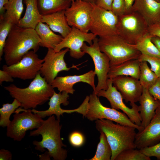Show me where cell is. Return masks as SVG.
Masks as SVG:
<instances>
[{
	"label": "cell",
	"mask_w": 160,
	"mask_h": 160,
	"mask_svg": "<svg viewBox=\"0 0 160 160\" xmlns=\"http://www.w3.org/2000/svg\"><path fill=\"white\" fill-rule=\"evenodd\" d=\"M41 41L35 29L14 24L3 50L6 65H10L17 63L31 49L36 52Z\"/></svg>",
	"instance_id": "1"
},
{
	"label": "cell",
	"mask_w": 160,
	"mask_h": 160,
	"mask_svg": "<svg viewBox=\"0 0 160 160\" xmlns=\"http://www.w3.org/2000/svg\"><path fill=\"white\" fill-rule=\"evenodd\" d=\"M60 122V119H56L52 115L44 120L39 128L31 131L29 134L30 136H41V141L33 142L35 149L42 152L46 148L49 156L54 160H65L67 157L68 151L63 148L66 145L63 144L61 137L62 125Z\"/></svg>",
	"instance_id": "2"
},
{
	"label": "cell",
	"mask_w": 160,
	"mask_h": 160,
	"mask_svg": "<svg viewBox=\"0 0 160 160\" xmlns=\"http://www.w3.org/2000/svg\"><path fill=\"white\" fill-rule=\"evenodd\" d=\"M4 88L12 97L20 103V107L25 110L35 109L38 105L44 104L55 92L40 73L27 87L20 88L12 84Z\"/></svg>",
	"instance_id": "3"
},
{
	"label": "cell",
	"mask_w": 160,
	"mask_h": 160,
	"mask_svg": "<svg viewBox=\"0 0 160 160\" xmlns=\"http://www.w3.org/2000/svg\"><path fill=\"white\" fill-rule=\"evenodd\" d=\"M95 123L96 129L104 133L111 147V160H115L124 150L136 148L135 143L136 129L134 127L115 124L111 120L104 119L97 120Z\"/></svg>",
	"instance_id": "4"
},
{
	"label": "cell",
	"mask_w": 160,
	"mask_h": 160,
	"mask_svg": "<svg viewBox=\"0 0 160 160\" xmlns=\"http://www.w3.org/2000/svg\"><path fill=\"white\" fill-rule=\"evenodd\" d=\"M98 44L101 51L108 57L110 67L138 59L141 54L135 44L128 43L118 35L99 37Z\"/></svg>",
	"instance_id": "5"
},
{
	"label": "cell",
	"mask_w": 160,
	"mask_h": 160,
	"mask_svg": "<svg viewBox=\"0 0 160 160\" xmlns=\"http://www.w3.org/2000/svg\"><path fill=\"white\" fill-rule=\"evenodd\" d=\"M118 34L128 43L136 44L148 33V25L140 14L131 11L118 16Z\"/></svg>",
	"instance_id": "6"
},
{
	"label": "cell",
	"mask_w": 160,
	"mask_h": 160,
	"mask_svg": "<svg viewBox=\"0 0 160 160\" xmlns=\"http://www.w3.org/2000/svg\"><path fill=\"white\" fill-rule=\"evenodd\" d=\"M85 117L91 121L103 119L109 120L123 125L134 127L138 132H140L144 129L141 126L132 122L124 113L103 105L94 91L89 96V101Z\"/></svg>",
	"instance_id": "7"
},
{
	"label": "cell",
	"mask_w": 160,
	"mask_h": 160,
	"mask_svg": "<svg viewBox=\"0 0 160 160\" xmlns=\"http://www.w3.org/2000/svg\"><path fill=\"white\" fill-rule=\"evenodd\" d=\"M21 107L15 111L13 119L7 127L6 135L14 141H20L26 132L39 128L44 120L38 114Z\"/></svg>",
	"instance_id": "8"
},
{
	"label": "cell",
	"mask_w": 160,
	"mask_h": 160,
	"mask_svg": "<svg viewBox=\"0 0 160 160\" xmlns=\"http://www.w3.org/2000/svg\"><path fill=\"white\" fill-rule=\"evenodd\" d=\"M90 31L99 37L118 35V17L110 10L92 4Z\"/></svg>",
	"instance_id": "9"
},
{
	"label": "cell",
	"mask_w": 160,
	"mask_h": 160,
	"mask_svg": "<svg viewBox=\"0 0 160 160\" xmlns=\"http://www.w3.org/2000/svg\"><path fill=\"white\" fill-rule=\"evenodd\" d=\"M98 39L97 37L95 38L91 45L88 46L84 42L81 48L84 53L91 57L94 64V72L98 79V83L94 91L97 95L100 90L107 89V81L110 68V60L107 56L100 50Z\"/></svg>",
	"instance_id": "10"
},
{
	"label": "cell",
	"mask_w": 160,
	"mask_h": 160,
	"mask_svg": "<svg viewBox=\"0 0 160 160\" xmlns=\"http://www.w3.org/2000/svg\"><path fill=\"white\" fill-rule=\"evenodd\" d=\"M44 59L39 58L36 52L29 51L17 63L10 65H4L2 70L13 78L23 80L33 79L39 73Z\"/></svg>",
	"instance_id": "11"
},
{
	"label": "cell",
	"mask_w": 160,
	"mask_h": 160,
	"mask_svg": "<svg viewBox=\"0 0 160 160\" xmlns=\"http://www.w3.org/2000/svg\"><path fill=\"white\" fill-rule=\"evenodd\" d=\"M108 88L101 90L97 93L99 97L106 98L109 102L112 108L120 110L125 113L132 122L137 125L140 126L141 119L139 113V106L135 103L130 104L131 108L126 105L120 93L113 85L112 79L107 80Z\"/></svg>",
	"instance_id": "12"
},
{
	"label": "cell",
	"mask_w": 160,
	"mask_h": 160,
	"mask_svg": "<svg viewBox=\"0 0 160 160\" xmlns=\"http://www.w3.org/2000/svg\"><path fill=\"white\" fill-rule=\"evenodd\" d=\"M69 51V49L66 48L56 52L53 49H48L47 53L43 59L44 62L40 73L49 84H51L60 72L68 71L73 68L78 69L77 65L73 64L71 67L67 66L64 58L65 55Z\"/></svg>",
	"instance_id": "13"
},
{
	"label": "cell",
	"mask_w": 160,
	"mask_h": 160,
	"mask_svg": "<svg viewBox=\"0 0 160 160\" xmlns=\"http://www.w3.org/2000/svg\"><path fill=\"white\" fill-rule=\"evenodd\" d=\"M92 8V4L82 0H74L65 10L69 25L83 32L88 33Z\"/></svg>",
	"instance_id": "14"
},
{
	"label": "cell",
	"mask_w": 160,
	"mask_h": 160,
	"mask_svg": "<svg viewBox=\"0 0 160 160\" xmlns=\"http://www.w3.org/2000/svg\"><path fill=\"white\" fill-rule=\"evenodd\" d=\"M96 37L91 32H84L72 27L70 33L63 38L61 41L55 46L54 49L55 52H58L63 48H68L70 56L74 58L79 59L85 54L81 49L83 44L86 42L89 45H91L93 40Z\"/></svg>",
	"instance_id": "15"
},
{
	"label": "cell",
	"mask_w": 160,
	"mask_h": 160,
	"mask_svg": "<svg viewBox=\"0 0 160 160\" xmlns=\"http://www.w3.org/2000/svg\"><path fill=\"white\" fill-rule=\"evenodd\" d=\"M69 96L68 93L62 92L58 93L54 92L53 95L50 97L48 104L49 108L44 111H38L35 109H29L33 113L38 114L42 118L47 116L55 115L57 119H60V116H63L64 113H71L76 112L80 113L85 117L89 99L85 98L81 104L77 108L72 110H65L62 109L60 105L67 106L69 104L68 100Z\"/></svg>",
	"instance_id": "16"
},
{
	"label": "cell",
	"mask_w": 160,
	"mask_h": 160,
	"mask_svg": "<svg viewBox=\"0 0 160 160\" xmlns=\"http://www.w3.org/2000/svg\"><path fill=\"white\" fill-rule=\"evenodd\" d=\"M112 79L113 84L121 94L127 103L139 102L143 87L139 79L127 76H120Z\"/></svg>",
	"instance_id": "17"
},
{
	"label": "cell",
	"mask_w": 160,
	"mask_h": 160,
	"mask_svg": "<svg viewBox=\"0 0 160 160\" xmlns=\"http://www.w3.org/2000/svg\"><path fill=\"white\" fill-rule=\"evenodd\" d=\"M160 141V104L148 126L136 133L135 139L136 148L140 149L155 145Z\"/></svg>",
	"instance_id": "18"
},
{
	"label": "cell",
	"mask_w": 160,
	"mask_h": 160,
	"mask_svg": "<svg viewBox=\"0 0 160 160\" xmlns=\"http://www.w3.org/2000/svg\"><path fill=\"white\" fill-rule=\"evenodd\" d=\"M95 75L94 71L91 70L80 75L57 77L51 85L54 88H57L59 92L64 91L72 94L75 91L73 88V85L76 83L82 82L89 84L95 91L96 88L95 84Z\"/></svg>",
	"instance_id": "19"
},
{
	"label": "cell",
	"mask_w": 160,
	"mask_h": 160,
	"mask_svg": "<svg viewBox=\"0 0 160 160\" xmlns=\"http://www.w3.org/2000/svg\"><path fill=\"white\" fill-rule=\"evenodd\" d=\"M131 11L140 14L148 26L160 20V2L155 0H135Z\"/></svg>",
	"instance_id": "20"
},
{
	"label": "cell",
	"mask_w": 160,
	"mask_h": 160,
	"mask_svg": "<svg viewBox=\"0 0 160 160\" xmlns=\"http://www.w3.org/2000/svg\"><path fill=\"white\" fill-rule=\"evenodd\" d=\"M139 113L141 119L140 126L146 127L154 116L160 100L155 99L149 93L148 89L143 88L139 101Z\"/></svg>",
	"instance_id": "21"
},
{
	"label": "cell",
	"mask_w": 160,
	"mask_h": 160,
	"mask_svg": "<svg viewBox=\"0 0 160 160\" xmlns=\"http://www.w3.org/2000/svg\"><path fill=\"white\" fill-rule=\"evenodd\" d=\"M63 10L42 15L41 22L45 23L53 32L59 33L64 38L71 32V28L68 23Z\"/></svg>",
	"instance_id": "22"
},
{
	"label": "cell",
	"mask_w": 160,
	"mask_h": 160,
	"mask_svg": "<svg viewBox=\"0 0 160 160\" xmlns=\"http://www.w3.org/2000/svg\"><path fill=\"white\" fill-rule=\"evenodd\" d=\"M140 62L138 59L131 60L110 67L108 79H113L120 76H127L139 79Z\"/></svg>",
	"instance_id": "23"
},
{
	"label": "cell",
	"mask_w": 160,
	"mask_h": 160,
	"mask_svg": "<svg viewBox=\"0 0 160 160\" xmlns=\"http://www.w3.org/2000/svg\"><path fill=\"white\" fill-rule=\"evenodd\" d=\"M23 1L26 7L25 12L17 25L22 28L35 29L41 21L42 16L39 12L36 0H23Z\"/></svg>",
	"instance_id": "24"
},
{
	"label": "cell",
	"mask_w": 160,
	"mask_h": 160,
	"mask_svg": "<svg viewBox=\"0 0 160 160\" xmlns=\"http://www.w3.org/2000/svg\"><path fill=\"white\" fill-rule=\"evenodd\" d=\"M35 29L41 40L39 46L54 49L63 38L61 35L55 33L47 24L41 21Z\"/></svg>",
	"instance_id": "25"
},
{
	"label": "cell",
	"mask_w": 160,
	"mask_h": 160,
	"mask_svg": "<svg viewBox=\"0 0 160 160\" xmlns=\"http://www.w3.org/2000/svg\"><path fill=\"white\" fill-rule=\"evenodd\" d=\"M39 12L42 15L65 10L71 5L72 0H36Z\"/></svg>",
	"instance_id": "26"
},
{
	"label": "cell",
	"mask_w": 160,
	"mask_h": 160,
	"mask_svg": "<svg viewBox=\"0 0 160 160\" xmlns=\"http://www.w3.org/2000/svg\"><path fill=\"white\" fill-rule=\"evenodd\" d=\"M153 36L148 33L138 41L135 47L142 54L160 57V52L152 41Z\"/></svg>",
	"instance_id": "27"
},
{
	"label": "cell",
	"mask_w": 160,
	"mask_h": 160,
	"mask_svg": "<svg viewBox=\"0 0 160 160\" xmlns=\"http://www.w3.org/2000/svg\"><path fill=\"white\" fill-rule=\"evenodd\" d=\"M23 0H9L5 6V14L14 24L17 25L23 9Z\"/></svg>",
	"instance_id": "28"
},
{
	"label": "cell",
	"mask_w": 160,
	"mask_h": 160,
	"mask_svg": "<svg viewBox=\"0 0 160 160\" xmlns=\"http://www.w3.org/2000/svg\"><path fill=\"white\" fill-rule=\"evenodd\" d=\"M100 142L98 143L95 156L89 160H110L112 154L111 147L105 135L100 132Z\"/></svg>",
	"instance_id": "29"
},
{
	"label": "cell",
	"mask_w": 160,
	"mask_h": 160,
	"mask_svg": "<svg viewBox=\"0 0 160 160\" xmlns=\"http://www.w3.org/2000/svg\"><path fill=\"white\" fill-rule=\"evenodd\" d=\"M139 81L143 87L148 89L156 81L158 77L149 68L145 61L140 63Z\"/></svg>",
	"instance_id": "30"
},
{
	"label": "cell",
	"mask_w": 160,
	"mask_h": 160,
	"mask_svg": "<svg viewBox=\"0 0 160 160\" xmlns=\"http://www.w3.org/2000/svg\"><path fill=\"white\" fill-rule=\"evenodd\" d=\"M21 104L17 100L14 99L11 103L3 104L0 108V126L2 127H7L10 123V117L11 114Z\"/></svg>",
	"instance_id": "31"
},
{
	"label": "cell",
	"mask_w": 160,
	"mask_h": 160,
	"mask_svg": "<svg viewBox=\"0 0 160 160\" xmlns=\"http://www.w3.org/2000/svg\"><path fill=\"white\" fill-rule=\"evenodd\" d=\"M14 24L5 13L0 16V60L3 55V50L6 39Z\"/></svg>",
	"instance_id": "32"
},
{
	"label": "cell",
	"mask_w": 160,
	"mask_h": 160,
	"mask_svg": "<svg viewBox=\"0 0 160 160\" xmlns=\"http://www.w3.org/2000/svg\"><path fill=\"white\" fill-rule=\"evenodd\" d=\"M148 157L135 148H130L124 150L120 152L116 157L115 160H150Z\"/></svg>",
	"instance_id": "33"
},
{
	"label": "cell",
	"mask_w": 160,
	"mask_h": 160,
	"mask_svg": "<svg viewBox=\"0 0 160 160\" xmlns=\"http://www.w3.org/2000/svg\"><path fill=\"white\" fill-rule=\"evenodd\" d=\"M138 59L140 61H145L149 63L151 69L158 77H160V57L141 54Z\"/></svg>",
	"instance_id": "34"
},
{
	"label": "cell",
	"mask_w": 160,
	"mask_h": 160,
	"mask_svg": "<svg viewBox=\"0 0 160 160\" xmlns=\"http://www.w3.org/2000/svg\"><path fill=\"white\" fill-rule=\"evenodd\" d=\"M139 150L148 157H155L158 160H160V142L150 146L144 147Z\"/></svg>",
	"instance_id": "35"
},
{
	"label": "cell",
	"mask_w": 160,
	"mask_h": 160,
	"mask_svg": "<svg viewBox=\"0 0 160 160\" xmlns=\"http://www.w3.org/2000/svg\"><path fill=\"white\" fill-rule=\"evenodd\" d=\"M111 11L118 17L125 14L126 12L125 0H113Z\"/></svg>",
	"instance_id": "36"
},
{
	"label": "cell",
	"mask_w": 160,
	"mask_h": 160,
	"mask_svg": "<svg viewBox=\"0 0 160 160\" xmlns=\"http://www.w3.org/2000/svg\"><path fill=\"white\" fill-rule=\"evenodd\" d=\"M69 140L70 144L75 147H79L82 146L84 141L83 135L78 131L72 132L69 137Z\"/></svg>",
	"instance_id": "37"
},
{
	"label": "cell",
	"mask_w": 160,
	"mask_h": 160,
	"mask_svg": "<svg viewBox=\"0 0 160 160\" xmlns=\"http://www.w3.org/2000/svg\"><path fill=\"white\" fill-rule=\"evenodd\" d=\"M150 94L156 99L160 100V77L148 89Z\"/></svg>",
	"instance_id": "38"
},
{
	"label": "cell",
	"mask_w": 160,
	"mask_h": 160,
	"mask_svg": "<svg viewBox=\"0 0 160 160\" xmlns=\"http://www.w3.org/2000/svg\"><path fill=\"white\" fill-rule=\"evenodd\" d=\"M148 33L160 38V20L148 26Z\"/></svg>",
	"instance_id": "39"
},
{
	"label": "cell",
	"mask_w": 160,
	"mask_h": 160,
	"mask_svg": "<svg viewBox=\"0 0 160 160\" xmlns=\"http://www.w3.org/2000/svg\"><path fill=\"white\" fill-rule=\"evenodd\" d=\"M113 0H96L95 4L107 10L111 11Z\"/></svg>",
	"instance_id": "40"
},
{
	"label": "cell",
	"mask_w": 160,
	"mask_h": 160,
	"mask_svg": "<svg viewBox=\"0 0 160 160\" xmlns=\"http://www.w3.org/2000/svg\"><path fill=\"white\" fill-rule=\"evenodd\" d=\"M13 77L7 72L3 70H0V84L1 85L3 81L12 82Z\"/></svg>",
	"instance_id": "41"
},
{
	"label": "cell",
	"mask_w": 160,
	"mask_h": 160,
	"mask_svg": "<svg viewBox=\"0 0 160 160\" xmlns=\"http://www.w3.org/2000/svg\"><path fill=\"white\" fill-rule=\"evenodd\" d=\"M12 158V154L9 151L4 149L0 150V160H11Z\"/></svg>",
	"instance_id": "42"
},
{
	"label": "cell",
	"mask_w": 160,
	"mask_h": 160,
	"mask_svg": "<svg viewBox=\"0 0 160 160\" xmlns=\"http://www.w3.org/2000/svg\"><path fill=\"white\" fill-rule=\"evenodd\" d=\"M9 0H0V15L4 14L5 12V6L7 4Z\"/></svg>",
	"instance_id": "43"
},
{
	"label": "cell",
	"mask_w": 160,
	"mask_h": 160,
	"mask_svg": "<svg viewBox=\"0 0 160 160\" xmlns=\"http://www.w3.org/2000/svg\"><path fill=\"white\" fill-rule=\"evenodd\" d=\"M151 40L160 52V38L158 36L153 35L151 38Z\"/></svg>",
	"instance_id": "44"
},
{
	"label": "cell",
	"mask_w": 160,
	"mask_h": 160,
	"mask_svg": "<svg viewBox=\"0 0 160 160\" xmlns=\"http://www.w3.org/2000/svg\"><path fill=\"white\" fill-rule=\"evenodd\" d=\"M134 0H125L126 5V13H128L131 11L132 6Z\"/></svg>",
	"instance_id": "45"
},
{
	"label": "cell",
	"mask_w": 160,
	"mask_h": 160,
	"mask_svg": "<svg viewBox=\"0 0 160 160\" xmlns=\"http://www.w3.org/2000/svg\"><path fill=\"white\" fill-rule=\"evenodd\" d=\"M91 4H95L96 0H82Z\"/></svg>",
	"instance_id": "46"
},
{
	"label": "cell",
	"mask_w": 160,
	"mask_h": 160,
	"mask_svg": "<svg viewBox=\"0 0 160 160\" xmlns=\"http://www.w3.org/2000/svg\"><path fill=\"white\" fill-rule=\"evenodd\" d=\"M155 0L158 2H160V0Z\"/></svg>",
	"instance_id": "47"
},
{
	"label": "cell",
	"mask_w": 160,
	"mask_h": 160,
	"mask_svg": "<svg viewBox=\"0 0 160 160\" xmlns=\"http://www.w3.org/2000/svg\"><path fill=\"white\" fill-rule=\"evenodd\" d=\"M72 2L74 1V0H72Z\"/></svg>",
	"instance_id": "48"
}]
</instances>
